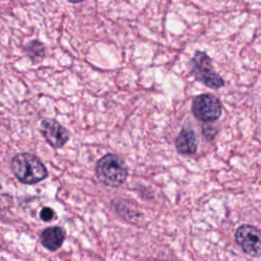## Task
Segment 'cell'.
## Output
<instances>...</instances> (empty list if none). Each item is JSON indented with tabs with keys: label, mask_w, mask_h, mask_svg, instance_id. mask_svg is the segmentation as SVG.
<instances>
[{
	"label": "cell",
	"mask_w": 261,
	"mask_h": 261,
	"mask_svg": "<svg viewBox=\"0 0 261 261\" xmlns=\"http://www.w3.org/2000/svg\"><path fill=\"white\" fill-rule=\"evenodd\" d=\"M14 176L22 184L34 185L48 176V171L43 162L33 154H16L10 163Z\"/></svg>",
	"instance_id": "6da1fadb"
},
{
	"label": "cell",
	"mask_w": 261,
	"mask_h": 261,
	"mask_svg": "<svg viewBox=\"0 0 261 261\" xmlns=\"http://www.w3.org/2000/svg\"><path fill=\"white\" fill-rule=\"evenodd\" d=\"M189 69L194 79L210 89H219L224 86L223 79L216 73L211 57L204 51L197 50L189 61Z\"/></svg>",
	"instance_id": "7a4b0ae2"
},
{
	"label": "cell",
	"mask_w": 261,
	"mask_h": 261,
	"mask_svg": "<svg viewBox=\"0 0 261 261\" xmlns=\"http://www.w3.org/2000/svg\"><path fill=\"white\" fill-rule=\"evenodd\" d=\"M96 175L106 186L118 187L127 176V168L124 161L115 154H106L96 164Z\"/></svg>",
	"instance_id": "3957f363"
},
{
	"label": "cell",
	"mask_w": 261,
	"mask_h": 261,
	"mask_svg": "<svg viewBox=\"0 0 261 261\" xmlns=\"http://www.w3.org/2000/svg\"><path fill=\"white\" fill-rule=\"evenodd\" d=\"M192 112L194 116L205 123L217 120L222 113V105L212 94H201L193 99Z\"/></svg>",
	"instance_id": "277c9868"
},
{
	"label": "cell",
	"mask_w": 261,
	"mask_h": 261,
	"mask_svg": "<svg viewBox=\"0 0 261 261\" xmlns=\"http://www.w3.org/2000/svg\"><path fill=\"white\" fill-rule=\"evenodd\" d=\"M236 243L249 256L261 257V230L251 224L239 226L234 233Z\"/></svg>",
	"instance_id": "5b68a950"
},
{
	"label": "cell",
	"mask_w": 261,
	"mask_h": 261,
	"mask_svg": "<svg viewBox=\"0 0 261 261\" xmlns=\"http://www.w3.org/2000/svg\"><path fill=\"white\" fill-rule=\"evenodd\" d=\"M40 130L47 143L53 148L63 147L69 140V134L67 129L51 118H45L42 120Z\"/></svg>",
	"instance_id": "8992f818"
},
{
	"label": "cell",
	"mask_w": 261,
	"mask_h": 261,
	"mask_svg": "<svg viewBox=\"0 0 261 261\" xmlns=\"http://www.w3.org/2000/svg\"><path fill=\"white\" fill-rule=\"evenodd\" d=\"M196 135L192 128L184 127L175 139V149L182 155H194L197 152Z\"/></svg>",
	"instance_id": "52a82bcc"
},
{
	"label": "cell",
	"mask_w": 261,
	"mask_h": 261,
	"mask_svg": "<svg viewBox=\"0 0 261 261\" xmlns=\"http://www.w3.org/2000/svg\"><path fill=\"white\" fill-rule=\"evenodd\" d=\"M64 240L65 232L59 226L47 227L42 231L40 236V241L43 247L51 252L57 251L62 246Z\"/></svg>",
	"instance_id": "ba28073f"
},
{
	"label": "cell",
	"mask_w": 261,
	"mask_h": 261,
	"mask_svg": "<svg viewBox=\"0 0 261 261\" xmlns=\"http://www.w3.org/2000/svg\"><path fill=\"white\" fill-rule=\"evenodd\" d=\"M24 50H25L27 54L29 55V57L35 62L40 61L44 58V55H45L44 46L39 41L35 40V41L30 42L29 44H27Z\"/></svg>",
	"instance_id": "9c48e42d"
},
{
	"label": "cell",
	"mask_w": 261,
	"mask_h": 261,
	"mask_svg": "<svg viewBox=\"0 0 261 261\" xmlns=\"http://www.w3.org/2000/svg\"><path fill=\"white\" fill-rule=\"evenodd\" d=\"M218 130L216 127H214L213 125L211 124H208V123H204L202 125V135L204 136V138L207 140V141H212L215 136L217 135Z\"/></svg>",
	"instance_id": "30bf717a"
},
{
	"label": "cell",
	"mask_w": 261,
	"mask_h": 261,
	"mask_svg": "<svg viewBox=\"0 0 261 261\" xmlns=\"http://www.w3.org/2000/svg\"><path fill=\"white\" fill-rule=\"evenodd\" d=\"M55 217V212L50 207H44L40 211V218L43 221H51Z\"/></svg>",
	"instance_id": "8fae6325"
},
{
	"label": "cell",
	"mask_w": 261,
	"mask_h": 261,
	"mask_svg": "<svg viewBox=\"0 0 261 261\" xmlns=\"http://www.w3.org/2000/svg\"><path fill=\"white\" fill-rule=\"evenodd\" d=\"M154 261H171V260H166V259H157V260H154Z\"/></svg>",
	"instance_id": "7c38bea8"
}]
</instances>
